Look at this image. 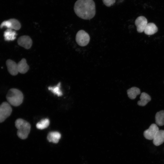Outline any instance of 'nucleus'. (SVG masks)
I'll return each instance as SVG.
<instances>
[{"label":"nucleus","instance_id":"nucleus-19","mask_svg":"<svg viewBox=\"0 0 164 164\" xmlns=\"http://www.w3.org/2000/svg\"><path fill=\"white\" fill-rule=\"evenodd\" d=\"M50 121L48 118L43 119L38 122L36 126L37 128L42 130L47 128L50 125Z\"/></svg>","mask_w":164,"mask_h":164},{"label":"nucleus","instance_id":"nucleus-13","mask_svg":"<svg viewBox=\"0 0 164 164\" xmlns=\"http://www.w3.org/2000/svg\"><path fill=\"white\" fill-rule=\"evenodd\" d=\"M158 29L156 25L153 23H148L144 30L145 34L148 35H153L156 32Z\"/></svg>","mask_w":164,"mask_h":164},{"label":"nucleus","instance_id":"nucleus-9","mask_svg":"<svg viewBox=\"0 0 164 164\" xmlns=\"http://www.w3.org/2000/svg\"><path fill=\"white\" fill-rule=\"evenodd\" d=\"M6 65L9 73L12 75H17L18 73L17 64L13 60L9 59L6 61Z\"/></svg>","mask_w":164,"mask_h":164},{"label":"nucleus","instance_id":"nucleus-14","mask_svg":"<svg viewBox=\"0 0 164 164\" xmlns=\"http://www.w3.org/2000/svg\"><path fill=\"white\" fill-rule=\"evenodd\" d=\"M140 100L138 101V104L140 106H145L151 100V97L146 93L143 92L141 94L140 97Z\"/></svg>","mask_w":164,"mask_h":164},{"label":"nucleus","instance_id":"nucleus-6","mask_svg":"<svg viewBox=\"0 0 164 164\" xmlns=\"http://www.w3.org/2000/svg\"><path fill=\"white\" fill-rule=\"evenodd\" d=\"M159 130V128L156 124H152L148 129L144 131V136L146 139L153 140L155 135Z\"/></svg>","mask_w":164,"mask_h":164},{"label":"nucleus","instance_id":"nucleus-12","mask_svg":"<svg viewBox=\"0 0 164 164\" xmlns=\"http://www.w3.org/2000/svg\"><path fill=\"white\" fill-rule=\"evenodd\" d=\"M61 137V134L57 132H51L48 134L47 139L50 142L57 143Z\"/></svg>","mask_w":164,"mask_h":164},{"label":"nucleus","instance_id":"nucleus-18","mask_svg":"<svg viewBox=\"0 0 164 164\" xmlns=\"http://www.w3.org/2000/svg\"><path fill=\"white\" fill-rule=\"evenodd\" d=\"M61 83L59 82L57 84L53 87L50 86L48 89L54 94L58 97L61 96L63 95V93L60 89Z\"/></svg>","mask_w":164,"mask_h":164},{"label":"nucleus","instance_id":"nucleus-1","mask_svg":"<svg viewBox=\"0 0 164 164\" xmlns=\"http://www.w3.org/2000/svg\"><path fill=\"white\" fill-rule=\"evenodd\" d=\"M74 10L76 15L82 19L88 20L95 15V3L93 0H77L75 2Z\"/></svg>","mask_w":164,"mask_h":164},{"label":"nucleus","instance_id":"nucleus-16","mask_svg":"<svg viewBox=\"0 0 164 164\" xmlns=\"http://www.w3.org/2000/svg\"><path fill=\"white\" fill-rule=\"evenodd\" d=\"M128 97L131 99H135L137 95H139L140 93V89L136 87H132L127 91Z\"/></svg>","mask_w":164,"mask_h":164},{"label":"nucleus","instance_id":"nucleus-10","mask_svg":"<svg viewBox=\"0 0 164 164\" xmlns=\"http://www.w3.org/2000/svg\"><path fill=\"white\" fill-rule=\"evenodd\" d=\"M164 142V130H159L155 135L153 139V144L159 146Z\"/></svg>","mask_w":164,"mask_h":164},{"label":"nucleus","instance_id":"nucleus-3","mask_svg":"<svg viewBox=\"0 0 164 164\" xmlns=\"http://www.w3.org/2000/svg\"><path fill=\"white\" fill-rule=\"evenodd\" d=\"M15 125L18 129L17 134L18 137L22 139H26L30 132V124L22 118H18L15 122Z\"/></svg>","mask_w":164,"mask_h":164},{"label":"nucleus","instance_id":"nucleus-15","mask_svg":"<svg viewBox=\"0 0 164 164\" xmlns=\"http://www.w3.org/2000/svg\"><path fill=\"white\" fill-rule=\"evenodd\" d=\"M15 31L12 30V29H7L4 32V36L5 41H13L16 38L17 35Z\"/></svg>","mask_w":164,"mask_h":164},{"label":"nucleus","instance_id":"nucleus-5","mask_svg":"<svg viewBox=\"0 0 164 164\" xmlns=\"http://www.w3.org/2000/svg\"><path fill=\"white\" fill-rule=\"evenodd\" d=\"M76 41L80 46H84L87 45L90 40L88 33L83 30H79L76 36Z\"/></svg>","mask_w":164,"mask_h":164},{"label":"nucleus","instance_id":"nucleus-11","mask_svg":"<svg viewBox=\"0 0 164 164\" xmlns=\"http://www.w3.org/2000/svg\"><path fill=\"white\" fill-rule=\"evenodd\" d=\"M19 72L22 74L26 73L29 69V66L25 58L22 59L17 64Z\"/></svg>","mask_w":164,"mask_h":164},{"label":"nucleus","instance_id":"nucleus-21","mask_svg":"<svg viewBox=\"0 0 164 164\" xmlns=\"http://www.w3.org/2000/svg\"><path fill=\"white\" fill-rule=\"evenodd\" d=\"M116 0H102L103 3L107 7H109L113 5Z\"/></svg>","mask_w":164,"mask_h":164},{"label":"nucleus","instance_id":"nucleus-4","mask_svg":"<svg viewBox=\"0 0 164 164\" xmlns=\"http://www.w3.org/2000/svg\"><path fill=\"white\" fill-rule=\"evenodd\" d=\"M12 109L10 104L4 101L0 105V123L4 121L11 114Z\"/></svg>","mask_w":164,"mask_h":164},{"label":"nucleus","instance_id":"nucleus-2","mask_svg":"<svg viewBox=\"0 0 164 164\" xmlns=\"http://www.w3.org/2000/svg\"><path fill=\"white\" fill-rule=\"evenodd\" d=\"M8 102L14 106H18L23 102V95L19 90L14 88L10 89L6 95Z\"/></svg>","mask_w":164,"mask_h":164},{"label":"nucleus","instance_id":"nucleus-8","mask_svg":"<svg viewBox=\"0 0 164 164\" xmlns=\"http://www.w3.org/2000/svg\"><path fill=\"white\" fill-rule=\"evenodd\" d=\"M18 45L26 49H30L32 44L31 38L28 36H22L19 37L17 40Z\"/></svg>","mask_w":164,"mask_h":164},{"label":"nucleus","instance_id":"nucleus-20","mask_svg":"<svg viewBox=\"0 0 164 164\" xmlns=\"http://www.w3.org/2000/svg\"><path fill=\"white\" fill-rule=\"evenodd\" d=\"M11 23V29L19 30L21 27V25L17 20L14 19H9Z\"/></svg>","mask_w":164,"mask_h":164},{"label":"nucleus","instance_id":"nucleus-7","mask_svg":"<svg viewBox=\"0 0 164 164\" xmlns=\"http://www.w3.org/2000/svg\"><path fill=\"white\" fill-rule=\"evenodd\" d=\"M148 23L147 19L144 16H141L138 17L135 21L137 31L139 33L143 32Z\"/></svg>","mask_w":164,"mask_h":164},{"label":"nucleus","instance_id":"nucleus-17","mask_svg":"<svg viewBox=\"0 0 164 164\" xmlns=\"http://www.w3.org/2000/svg\"><path fill=\"white\" fill-rule=\"evenodd\" d=\"M155 120L157 125L159 126L164 125V110L160 111L156 113Z\"/></svg>","mask_w":164,"mask_h":164}]
</instances>
